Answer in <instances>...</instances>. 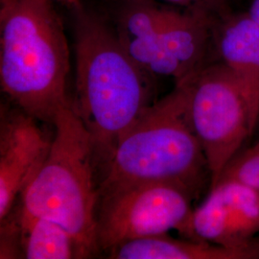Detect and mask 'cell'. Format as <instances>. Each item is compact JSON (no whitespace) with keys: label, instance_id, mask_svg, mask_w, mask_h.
<instances>
[{"label":"cell","instance_id":"obj_1","mask_svg":"<svg viewBox=\"0 0 259 259\" xmlns=\"http://www.w3.org/2000/svg\"><path fill=\"white\" fill-rule=\"evenodd\" d=\"M73 11L76 77L70 105L91 136L101 174L119 139L156 101L157 78L127 54L111 21L81 3Z\"/></svg>","mask_w":259,"mask_h":259},{"label":"cell","instance_id":"obj_2","mask_svg":"<svg viewBox=\"0 0 259 259\" xmlns=\"http://www.w3.org/2000/svg\"><path fill=\"white\" fill-rule=\"evenodd\" d=\"M70 51L53 0H1L0 84L14 106L53 124L70 105Z\"/></svg>","mask_w":259,"mask_h":259},{"label":"cell","instance_id":"obj_3","mask_svg":"<svg viewBox=\"0 0 259 259\" xmlns=\"http://www.w3.org/2000/svg\"><path fill=\"white\" fill-rule=\"evenodd\" d=\"M210 175L189 115L184 83L156 100L117 142L98 193L150 182L182 185L196 194Z\"/></svg>","mask_w":259,"mask_h":259},{"label":"cell","instance_id":"obj_4","mask_svg":"<svg viewBox=\"0 0 259 259\" xmlns=\"http://www.w3.org/2000/svg\"><path fill=\"white\" fill-rule=\"evenodd\" d=\"M52 125L55 132L49 152L20 196V206L65 227L74 236L82 257L88 258L100 251L93 142L71 105L56 114Z\"/></svg>","mask_w":259,"mask_h":259},{"label":"cell","instance_id":"obj_5","mask_svg":"<svg viewBox=\"0 0 259 259\" xmlns=\"http://www.w3.org/2000/svg\"><path fill=\"white\" fill-rule=\"evenodd\" d=\"M184 83L189 115L207 161L210 188L254 133L247 93L237 76L212 61Z\"/></svg>","mask_w":259,"mask_h":259},{"label":"cell","instance_id":"obj_6","mask_svg":"<svg viewBox=\"0 0 259 259\" xmlns=\"http://www.w3.org/2000/svg\"><path fill=\"white\" fill-rule=\"evenodd\" d=\"M194 193L182 185L150 182L99 193L96 235L99 250L130 241L182 232L188 222Z\"/></svg>","mask_w":259,"mask_h":259},{"label":"cell","instance_id":"obj_7","mask_svg":"<svg viewBox=\"0 0 259 259\" xmlns=\"http://www.w3.org/2000/svg\"><path fill=\"white\" fill-rule=\"evenodd\" d=\"M259 191L240 183L218 182L202 204L193 209L180 232L187 239L246 249L258 245Z\"/></svg>","mask_w":259,"mask_h":259},{"label":"cell","instance_id":"obj_8","mask_svg":"<svg viewBox=\"0 0 259 259\" xmlns=\"http://www.w3.org/2000/svg\"><path fill=\"white\" fill-rule=\"evenodd\" d=\"M37 122L16 106L1 108L0 222L13 210L49 152L52 139L47 138Z\"/></svg>","mask_w":259,"mask_h":259},{"label":"cell","instance_id":"obj_9","mask_svg":"<svg viewBox=\"0 0 259 259\" xmlns=\"http://www.w3.org/2000/svg\"><path fill=\"white\" fill-rule=\"evenodd\" d=\"M212 54L237 76L247 93L251 122L259 118V24L246 12L226 10L211 23Z\"/></svg>","mask_w":259,"mask_h":259},{"label":"cell","instance_id":"obj_10","mask_svg":"<svg viewBox=\"0 0 259 259\" xmlns=\"http://www.w3.org/2000/svg\"><path fill=\"white\" fill-rule=\"evenodd\" d=\"M113 4L116 9L111 23L123 49L144 71L157 78L166 6L144 0Z\"/></svg>","mask_w":259,"mask_h":259},{"label":"cell","instance_id":"obj_11","mask_svg":"<svg viewBox=\"0 0 259 259\" xmlns=\"http://www.w3.org/2000/svg\"><path fill=\"white\" fill-rule=\"evenodd\" d=\"M107 254L111 259H253L259 258V244L232 249L203 241L179 240L165 233L123 243Z\"/></svg>","mask_w":259,"mask_h":259},{"label":"cell","instance_id":"obj_12","mask_svg":"<svg viewBox=\"0 0 259 259\" xmlns=\"http://www.w3.org/2000/svg\"><path fill=\"white\" fill-rule=\"evenodd\" d=\"M23 258H83L74 236L59 223L25 211H16Z\"/></svg>","mask_w":259,"mask_h":259},{"label":"cell","instance_id":"obj_13","mask_svg":"<svg viewBox=\"0 0 259 259\" xmlns=\"http://www.w3.org/2000/svg\"><path fill=\"white\" fill-rule=\"evenodd\" d=\"M225 181L240 183L259 191V139L249 148L241 149L230 161L218 179V182Z\"/></svg>","mask_w":259,"mask_h":259},{"label":"cell","instance_id":"obj_14","mask_svg":"<svg viewBox=\"0 0 259 259\" xmlns=\"http://www.w3.org/2000/svg\"><path fill=\"white\" fill-rule=\"evenodd\" d=\"M112 3L129 1V0H109ZM161 4L168 7L184 10L209 18H215L217 15L229 9L232 0H144Z\"/></svg>","mask_w":259,"mask_h":259},{"label":"cell","instance_id":"obj_15","mask_svg":"<svg viewBox=\"0 0 259 259\" xmlns=\"http://www.w3.org/2000/svg\"><path fill=\"white\" fill-rule=\"evenodd\" d=\"M247 13L259 24V0H250Z\"/></svg>","mask_w":259,"mask_h":259},{"label":"cell","instance_id":"obj_16","mask_svg":"<svg viewBox=\"0 0 259 259\" xmlns=\"http://www.w3.org/2000/svg\"><path fill=\"white\" fill-rule=\"evenodd\" d=\"M53 1H57V2L63 3V4L67 5V6L71 7V8H73L76 5L80 4V0H53Z\"/></svg>","mask_w":259,"mask_h":259},{"label":"cell","instance_id":"obj_17","mask_svg":"<svg viewBox=\"0 0 259 259\" xmlns=\"http://www.w3.org/2000/svg\"><path fill=\"white\" fill-rule=\"evenodd\" d=\"M258 125H259V118H258V123H257V127H258ZM257 127H256V128H257Z\"/></svg>","mask_w":259,"mask_h":259}]
</instances>
